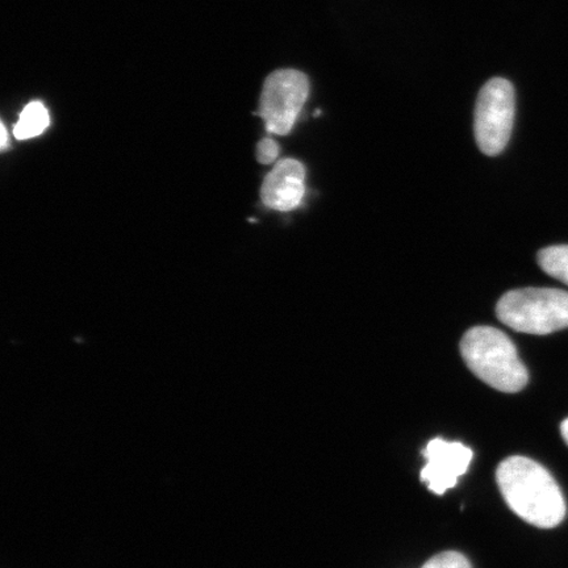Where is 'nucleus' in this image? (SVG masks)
Wrapping results in <instances>:
<instances>
[{"instance_id": "1", "label": "nucleus", "mask_w": 568, "mask_h": 568, "mask_svg": "<svg viewBox=\"0 0 568 568\" xmlns=\"http://www.w3.org/2000/svg\"><path fill=\"white\" fill-rule=\"evenodd\" d=\"M496 480L504 500L524 521L550 529L565 520V496L552 475L536 460L509 457L497 467Z\"/></svg>"}, {"instance_id": "2", "label": "nucleus", "mask_w": 568, "mask_h": 568, "mask_svg": "<svg viewBox=\"0 0 568 568\" xmlns=\"http://www.w3.org/2000/svg\"><path fill=\"white\" fill-rule=\"evenodd\" d=\"M460 354L473 374L500 393H520L528 385V368L513 339L499 329L475 326L462 338Z\"/></svg>"}, {"instance_id": "3", "label": "nucleus", "mask_w": 568, "mask_h": 568, "mask_svg": "<svg viewBox=\"0 0 568 568\" xmlns=\"http://www.w3.org/2000/svg\"><path fill=\"white\" fill-rule=\"evenodd\" d=\"M496 315L516 332L551 335L568 328V293L557 288L509 291L497 303Z\"/></svg>"}, {"instance_id": "4", "label": "nucleus", "mask_w": 568, "mask_h": 568, "mask_svg": "<svg viewBox=\"0 0 568 568\" xmlns=\"http://www.w3.org/2000/svg\"><path fill=\"white\" fill-rule=\"evenodd\" d=\"M516 97L513 83L494 78L481 88L475 106L474 131L483 153L495 158L513 136Z\"/></svg>"}, {"instance_id": "5", "label": "nucleus", "mask_w": 568, "mask_h": 568, "mask_svg": "<svg viewBox=\"0 0 568 568\" xmlns=\"http://www.w3.org/2000/svg\"><path fill=\"white\" fill-rule=\"evenodd\" d=\"M310 82L302 71L286 69L267 77L262 90L260 115L270 133L286 136L307 102Z\"/></svg>"}, {"instance_id": "6", "label": "nucleus", "mask_w": 568, "mask_h": 568, "mask_svg": "<svg viewBox=\"0 0 568 568\" xmlns=\"http://www.w3.org/2000/svg\"><path fill=\"white\" fill-rule=\"evenodd\" d=\"M473 457V450L464 444L446 442L443 438L432 439L424 450L426 465L420 478L432 493L444 495L447 489L457 486Z\"/></svg>"}, {"instance_id": "7", "label": "nucleus", "mask_w": 568, "mask_h": 568, "mask_svg": "<svg viewBox=\"0 0 568 568\" xmlns=\"http://www.w3.org/2000/svg\"><path fill=\"white\" fill-rule=\"evenodd\" d=\"M305 168L293 159L282 160L267 174L261 197L267 209L287 212L295 210L305 194Z\"/></svg>"}, {"instance_id": "8", "label": "nucleus", "mask_w": 568, "mask_h": 568, "mask_svg": "<svg viewBox=\"0 0 568 568\" xmlns=\"http://www.w3.org/2000/svg\"><path fill=\"white\" fill-rule=\"evenodd\" d=\"M51 123L44 104L32 102L20 113L19 122L13 128L18 140H28L40 136Z\"/></svg>"}, {"instance_id": "9", "label": "nucleus", "mask_w": 568, "mask_h": 568, "mask_svg": "<svg viewBox=\"0 0 568 568\" xmlns=\"http://www.w3.org/2000/svg\"><path fill=\"white\" fill-rule=\"evenodd\" d=\"M537 261L546 274L568 286V245L545 247L538 253Z\"/></svg>"}, {"instance_id": "10", "label": "nucleus", "mask_w": 568, "mask_h": 568, "mask_svg": "<svg viewBox=\"0 0 568 568\" xmlns=\"http://www.w3.org/2000/svg\"><path fill=\"white\" fill-rule=\"evenodd\" d=\"M423 568H473L465 556L457 551H446L433 557Z\"/></svg>"}, {"instance_id": "11", "label": "nucleus", "mask_w": 568, "mask_h": 568, "mask_svg": "<svg viewBox=\"0 0 568 568\" xmlns=\"http://www.w3.org/2000/svg\"><path fill=\"white\" fill-rule=\"evenodd\" d=\"M280 148L273 139H264L257 146V159L264 165L273 163L278 158Z\"/></svg>"}, {"instance_id": "12", "label": "nucleus", "mask_w": 568, "mask_h": 568, "mask_svg": "<svg viewBox=\"0 0 568 568\" xmlns=\"http://www.w3.org/2000/svg\"><path fill=\"white\" fill-rule=\"evenodd\" d=\"M0 130H2V138H0V146H2V151H6L7 146H9V134H7L4 124L0 125Z\"/></svg>"}, {"instance_id": "13", "label": "nucleus", "mask_w": 568, "mask_h": 568, "mask_svg": "<svg viewBox=\"0 0 568 568\" xmlns=\"http://www.w3.org/2000/svg\"><path fill=\"white\" fill-rule=\"evenodd\" d=\"M560 433H562V437L565 439V443L568 446V418L560 425Z\"/></svg>"}]
</instances>
